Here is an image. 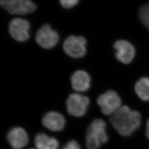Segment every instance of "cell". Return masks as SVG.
<instances>
[{"label": "cell", "instance_id": "9", "mask_svg": "<svg viewBox=\"0 0 149 149\" xmlns=\"http://www.w3.org/2000/svg\"><path fill=\"white\" fill-rule=\"evenodd\" d=\"M117 59L123 64L131 63L135 56V49L132 43L125 40H119L114 44Z\"/></svg>", "mask_w": 149, "mask_h": 149}, {"label": "cell", "instance_id": "15", "mask_svg": "<svg viewBox=\"0 0 149 149\" xmlns=\"http://www.w3.org/2000/svg\"><path fill=\"white\" fill-rule=\"evenodd\" d=\"M139 17L143 24L149 31V2L140 7Z\"/></svg>", "mask_w": 149, "mask_h": 149}, {"label": "cell", "instance_id": "10", "mask_svg": "<svg viewBox=\"0 0 149 149\" xmlns=\"http://www.w3.org/2000/svg\"><path fill=\"white\" fill-rule=\"evenodd\" d=\"M7 140L13 149H23L29 143V136L26 131L21 127H15L7 135Z\"/></svg>", "mask_w": 149, "mask_h": 149}, {"label": "cell", "instance_id": "8", "mask_svg": "<svg viewBox=\"0 0 149 149\" xmlns=\"http://www.w3.org/2000/svg\"><path fill=\"white\" fill-rule=\"evenodd\" d=\"M30 23L27 20L16 18L12 19L9 24V33L16 41L26 42L29 38Z\"/></svg>", "mask_w": 149, "mask_h": 149}, {"label": "cell", "instance_id": "12", "mask_svg": "<svg viewBox=\"0 0 149 149\" xmlns=\"http://www.w3.org/2000/svg\"><path fill=\"white\" fill-rule=\"evenodd\" d=\"M71 82L74 90L78 92H85L90 87V76L84 70H78L72 75Z\"/></svg>", "mask_w": 149, "mask_h": 149}, {"label": "cell", "instance_id": "19", "mask_svg": "<svg viewBox=\"0 0 149 149\" xmlns=\"http://www.w3.org/2000/svg\"><path fill=\"white\" fill-rule=\"evenodd\" d=\"M37 149L36 148H30V149Z\"/></svg>", "mask_w": 149, "mask_h": 149}, {"label": "cell", "instance_id": "18", "mask_svg": "<svg viewBox=\"0 0 149 149\" xmlns=\"http://www.w3.org/2000/svg\"><path fill=\"white\" fill-rule=\"evenodd\" d=\"M146 135L148 138L149 139V119L148 120L146 123Z\"/></svg>", "mask_w": 149, "mask_h": 149}, {"label": "cell", "instance_id": "7", "mask_svg": "<svg viewBox=\"0 0 149 149\" xmlns=\"http://www.w3.org/2000/svg\"><path fill=\"white\" fill-rule=\"evenodd\" d=\"M58 33L52 28L49 24H44L38 31L36 36L37 43L42 48L51 49L59 42Z\"/></svg>", "mask_w": 149, "mask_h": 149}, {"label": "cell", "instance_id": "13", "mask_svg": "<svg viewBox=\"0 0 149 149\" xmlns=\"http://www.w3.org/2000/svg\"><path fill=\"white\" fill-rule=\"evenodd\" d=\"M34 145L37 149H59V141L46 134L40 133L36 135Z\"/></svg>", "mask_w": 149, "mask_h": 149}, {"label": "cell", "instance_id": "17", "mask_svg": "<svg viewBox=\"0 0 149 149\" xmlns=\"http://www.w3.org/2000/svg\"><path fill=\"white\" fill-rule=\"evenodd\" d=\"M62 149H81V148L76 140H71L65 144Z\"/></svg>", "mask_w": 149, "mask_h": 149}, {"label": "cell", "instance_id": "14", "mask_svg": "<svg viewBox=\"0 0 149 149\" xmlns=\"http://www.w3.org/2000/svg\"><path fill=\"white\" fill-rule=\"evenodd\" d=\"M135 91L139 97L144 101H149V78L143 77L135 85Z\"/></svg>", "mask_w": 149, "mask_h": 149}, {"label": "cell", "instance_id": "6", "mask_svg": "<svg viewBox=\"0 0 149 149\" xmlns=\"http://www.w3.org/2000/svg\"><path fill=\"white\" fill-rule=\"evenodd\" d=\"M89 104L90 99L87 97L73 93L70 95L67 99V110L70 114L80 117L85 114Z\"/></svg>", "mask_w": 149, "mask_h": 149}, {"label": "cell", "instance_id": "4", "mask_svg": "<svg viewBox=\"0 0 149 149\" xmlns=\"http://www.w3.org/2000/svg\"><path fill=\"white\" fill-rule=\"evenodd\" d=\"M97 103L104 114L112 116L121 107L122 100L116 92L108 91L99 96Z\"/></svg>", "mask_w": 149, "mask_h": 149}, {"label": "cell", "instance_id": "2", "mask_svg": "<svg viewBox=\"0 0 149 149\" xmlns=\"http://www.w3.org/2000/svg\"><path fill=\"white\" fill-rule=\"evenodd\" d=\"M109 140L106 131V123L101 119H96L88 127L86 135L87 149H99Z\"/></svg>", "mask_w": 149, "mask_h": 149}, {"label": "cell", "instance_id": "1", "mask_svg": "<svg viewBox=\"0 0 149 149\" xmlns=\"http://www.w3.org/2000/svg\"><path fill=\"white\" fill-rule=\"evenodd\" d=\"M110 122L120 135L129 136L140 127L141 116L139 112L124 106L112 115Z\"/></svg>", "mask_w": 149, "mask_h": 149}, {"label": "cell", "instance_id": "5", "mask_svg": "<svg viewBox=\"0 0 149 149\" xmlns=\"http://www.w3.org/2000/svg\"><path fill=\"white\" fill-rule=\"evenodd\" d=\"M87 41L81 36H70L64 41L63 48L66 54L73 58L83 57L86 53Z\"/></svg>", "mask_w": 149, "mask_h": 149}, {"label": "cell", "instance_id": "3", "mask_svg": "<svg viewBox=\"0 0 149 149\" xmlns=\"http://www.w3.org/2000/svg\"><path fill=\"white\" fill-rule=\"evenodd\" d=\"M2 8L12 15H25L32 13L37 6L32 0H1Z\"/></svg>", "mask_w": 149, "mask_h": 149}, {"label": "cell", "instance_id": "11", "mask_svg": "<svg viewBox=\"0 0 149 149\" xmlns=\"http://www.w3.org/2000/svg\"><path fill=\"white\" fill-rule=\"evenodd\" d=\"M43 125L52 132H60L63 130L66 121L60 113L55 112H48L43 118Z\"/></svg>", "mask_w": 149, "mask_h": 149}, {"label": "cell", "instance_id": "16", "mask_svg": "<svg viewBox=\"0 0 149 149\" xmlns=\"http://www.w3.org/2000/svg\"><path fill=\"white\" fill-rule=\"evenodd\" d=\"M61 5L65 8H71L76 5L79 0H59Z\"/></svg>", "mask_w": 149, "mask_h": 149}]
</instances>
